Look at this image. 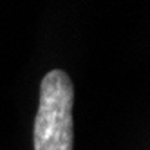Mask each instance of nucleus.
<instances>
[{
  "label": "nucleus",
  "instance_id": "obj_1",
  "mask_svg": "<svg viewBox=\"0 0 150 150\" xmlns=\"http://www.w3.org/2000/svg\"><path fill=\"white\" fill-rule=\"evenodd\" d=\"M74 87L62 69L49 71L40 83V103L35 117V150H72Z\"/></svg>",
  "mask_w": 150,
  "mask_h": 150
}]
</instances>
